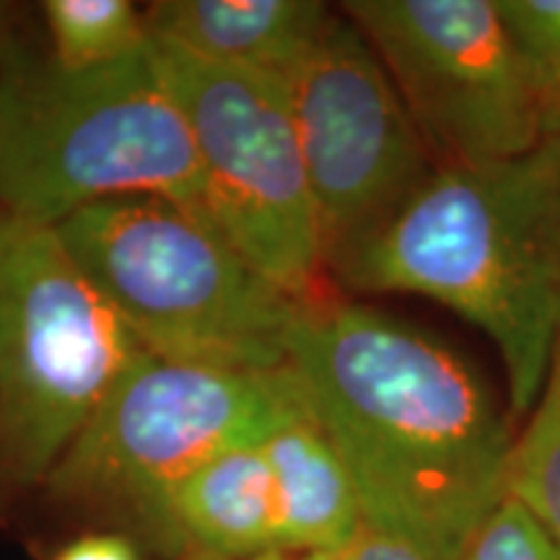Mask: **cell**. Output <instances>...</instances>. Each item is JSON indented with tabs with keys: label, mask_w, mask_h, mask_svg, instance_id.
Wrapping results in <instances>:
<instances>
[{
	"label": "cell",
	"mask_w": 560,
	"mask_h": 560,
	"mask_svg": "<svg viewBox=\"0 0 560 560\" xmlns=\"http://www.w3.org/2000/svg\"><path fill=\"white\" fill-rule=\"evenodd\" d=\"M55 560H140L136 545L122 535H86L66 545Z\"/></svg>",
	"instance_id": "cell-18"
},
{
	"label": "cell",
	"mask_w": 560,
	"mask_h": 560,
	"mask_svg": "<svg viewBox=\"0 0 560 560\" xmlns=\"http://www.w3.org/2000/svg\"><path fill=\"white\" fill-rule=\"evenodd\" d=\"M0 60H3V52H0Z\"/></svg>",
	"instance_id": "cell-20"
},
{
	"label": "cell",
	"mask_w": 560,
	"mask_h": 560,
	"mask_svg": "<svg viewBox=\"0 0 560 560\" xmlns=\"http://www.w3.org/2000/svg\"><path fill=\"white\" fill-rule=\"evenodd\" d=\"M346 550L350 560H433L423 550L412 548L410 542L369 527L366 522H363L359 535L346 545Z\"/></svg>",
	"instance_id": "cell-17"
},
{
	"label": "cell",
	"mask_w": 560,
	"mask_h": 560,
	"mask_svg": "<svg viewBox=\"0 0 560 560\" xmlns=\"http://www.w3.org/2000/svg\"><path fill=\"white\" fill-rule=\"evenodd\" d=\"M262 452L276 486L280 550L346 548L363 527V511L346 462L312 412L278 425Z\"/></svg>",
	"instance_id": "cell-12"
},
{
	"label": "cell",
	"mask_w": 560,
	"mask_h": 560,
	"mask_svg": "<svg viewBox=\"0 0 560 560\" xmlns=\"http://www.w3.org/2000/svg\"><path fill=\"white\" fill-rule=\"evenodd\" d=\"M436 166L522 156L550 138L499 0H350Z\"/></svg>",
	"instance_id": "cell-8"
},
{
	"label": "cell",
	"mask_w": 560,
	"mask_h": 560,
	"mask_svg": "<svg viewBox=\"0 0 560 560\" xmlns=\"http://www.w3.org/2000/svg\"><path fill=\"white\" fill-rule=\"evenodd\" d=\"M301 412L289 366L231 369L140 350L45 486L55 499L149 529L187 472L229 446L268 439Z\"/></svg>",
	"instance_id": "cell-6"
},
{
	"label": "cell",
	"mask_w": 560,
	"mask_h": 560,
	"mask_svg": "<svg viewBox=\"0 0 560 560\" xmlns=\"http://www.w3.org/2000/svg\"><path fill=\"white\" fill-rule=\"evenodd\" d=\"M283 81L332 270L405 206L436 159L382 58L346 13H332Z\"/></svg>",
	"instance_id": "cell-9"
},
{
	"label": "cell",
	"mask_w": 560,
	"mask_h": 560,
	"mask_svg": "<svg viewBox=\"0 0 560 560\" xmlns=\"http://www.w3.org/2000/svg\"><path fill=\"white\" fill-rule=\"evenodd\" d=\"M550 136H560V0H499Z\"/></svg>",
	"instance_id": "cell-15"
},
{
	"label": "cell",
	"mask_w": 560,
	"mask_h": 560,
	"mask_svg": "<svg viewBox=\"0 0 560 560\" xmlns=\"http://www.w3.org/2000/svg\"><path fill=\"white\" fill-rule=\"evenodd\" d=\"M143 19L151 39L195 58L285 79L332 11L317 0H159Z\"/></svg>",
	"instance_id": "cell-11"
},
{
	"label": "cell",
	"mask_w": 560,
	"mask_h": 560,
	"mask_svg": "<svg viewBox=\"0 0 560 560\" xmlns=\"http://www.w3.org/2000/svg\"><path fill=\"white\" fill-rule=\"evenodd\" d=\"M151 58L190 128L208 221L291 299L322 296L325 242L285 81L159 39Z\"/></svg>",
	"instance_id": "cell-7"
},
{
	"label": "cell",
	"mask_w": 560,
	"mask_h": 560,
	"mask_svg": "<svg viewBox=\"0 0 560 560\" xmlns=\"http://www.w3.org/2000/svg\"><path fill=\"white\" fill-rule=\"evenodd\" d=\"M140 350L55 229L0 215V486H45Z\"/></svg>",
	"instance_id": "cell-5"
},
{
	"label": "cell",
	"mask_w": 560,
	"mask_h": 560,
	"mask_svg": "<svg viewBox=\"0 0 560 560\" xmlns=\"http://www.w3.org/2000/svg\"><path fill=\"white\" fill-rule=\"evenodd\" d=\"M454 560H560V548L520 501L506 495Z\"/></svg>",
	"instance_id": "cell-16"
},
{
	"label": "cell",
	"mask_w": 560,
	"mask_h": 560,
	"mask_svg": "<svg viewBox=\"0 0 560 560\" xmlns=\"http://www.w3.org/2000/svg\"><path fill=\"white\" fill-rule=\"evenodd\" d=\"M42 16L52 58L66 68H100L149 47L143 13L130 0H47Z\"/></svg>",
	"instance_id": "cell-13"
},
{
	"label": "cell",
	"mask_w": 560,
	"mask_h": 560,
	"mask_svg": "<svg viewBox=\"0 0 560 560\" xmlns=\"http://www.w3.org/2000/svg\"><path fill=\"white\" fill-rule=\"evenodd\" d=\"M161 195L200 208L190 128L145 50L100 68L3 52L0 215L55 229L94 202Z\"/></svg>",
	"instance_id": "cell-3"
},
{
	"label": "cell",
	"mask_w": 560,
	"mask_h": 560,
	"mask_svg": "<svg viewBox=\"0 0 560 560\" xmlns=\"http://www.w3.org/2000/svg\"><path fill=\"white\" fill-rule=\"evenodd\" d=\"M332 276L470 322L499 350L511 416H529L560 342V136L506 161L436 166Z\"/></svg>",
	"instance_id": "cell-2"
},
{
	"label": "cell",
	"mask_w": 560,
	"mask_h": 560,
	"mask_svg": "<svg viewBox=\"0 0 560 560\" xmlns=\"http://www.w3.org/2000/svg\"><path fill=\"white\" fill-rule=\"evenodd\" d=\"M527 418L511 450L509 495L560 548V342L540 400Z\"/></svg>",
	"instance_id": "cell-14"
},
{
	"label": "cell",
	"mask_w": 560,
	"mask_h": 560,
	"mask_svg": "<svg viewBox=\"0 0 560 560\" xmlns=\"http://www.w3.org/2000/svg\"><path fill=\"white\" fill-rule=\"evenodd\" d=\"M140 348L164 359L272 371L299 301L255 270L200 208L132 195L55 226Z\"/></svg>",
	"instance_id": "cell-4"
},
{
	"label": "cell",
	"mask_w": 560,
	"mask_h": 560,
	"mask_svg": "<svg viewBox=\"0 0 560 560\" xmlns=\"http://www.w3.org/2000/svg\"><path fill=\"white\" fill-rule=\"evenodd\" d=\"M247 560H293L285 556V552H268V556H257V558H247Z\"/></svg>",
	"instance_id": "cell-19"
},
{
	"label": "cell",
	"mask_w": 560,
	"mask_h": 560,
	"mask_svg": "<svg viewBox=\"0 0 560 560\" xmlns=\"http://www.w3.org/2000/svg\"><path fill=\"white\" fill-rule=\"evenodd\" d=\"M285 366L346 462L369 527L454 560L509 495L514 433L478 369L355 301H299Z\"/></svg>",
	"instance_id": "cell-1"
},
{
	"label": "cell",
	"mask_w": 560,
	"mask_h": 560,
	"mask_svg": "<svg viewBox=\"0 0 560 560\" xmlns=\"http://www.w3.org/2000/svg\"><path fill=\"white\" fill-rule=\"evenodd\" d=\"M262 441L229 446L187 472L166 493L145 532L166 548L195 552V560L283 552L276 486Z\"/></svg>",
	"instance_id": "cell-10"
}]
</instances>
